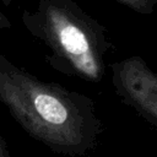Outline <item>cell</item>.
Returning <instances> with one entry per match:
<instances>
[{"label":"cell","instance_id":"1","mask_svg":"<svg viewBox=\"0 0 157 157\" xmlns=\"http://www.w3.org/2000/svg\"><path fill=\"white\" fill-rule=\"evenodd\" d=\"M0 103L29 136L55 153L82 157L98 144L102 125L90 97L45 82L1 53Z\"/></svg>","mask_w":157,"mask_h":157},{"label":"cell","instance_id":"2","mask_svg":"<svg viewBox=\"0 0 157 157\" xmlns=\"http://www.w3.org/2000/svg\"><path fill=\"white\" fill-rule=\"evenodd\" d=\"M22 22L49 49V64L56 71L88 82L102 80L112 45L107 28L76 1L39 0L36 10L23 11Z\"/></svg>","mask_w":157,"mask_h":157},{"label":"cell","instance_id":"3","mask_svg":"<svg viewBox=\"0 0 157 157\" xmlns=\"http://www.w3.org/2000/svg\"><path fill=\"white\" fill-rule=\"evenodd\" d=\"M110 67L112 82L120 98L157 125V74L140 56H129Z\"/></svg>","mask_w":157,"mask_h":157},{"label":"cell","instance_id":"4","mask_svg":"<svg viewBox=\"0 0 157 157\" xmlns=\"http://www.w3.org/2000/svg\"><path fill=\"white\" fill-rule=\"evenodd\" d=\"M120 2L121 5L131 9L132 11L140 13V15H151L153 13L157 0H115Z\"/></svg>","mask_w":157,"mask_h":157},{"label":"cell","instance_id":"5","mask_svg":"<svg viewBox=\"0 0 157 157\" xmlns=\"http://www.w3.org/2000/svg\"><path fill=\"white\" fill-rule=\"evenodd\" d=\"M12 0H0V2H2L5 6H9L11 4ZM12 25H11V21L4 15V12L0 10V29H7L10 28Z\"/></svg>","mask_w":157,"mask_h":157},{"label":"cell","instance_id":"6","mask_svg":"<svg viewBox=\"0 0 157 157\" xmlns=\"http://www.w3.org/2000/svg\"><path fill=\"white\" fill-rule=\"evenodd\" d=\"M0 157H10V155L6 150V145L1 136H0Z\"/></svg>","mask_w":157,"mask_h":157}]
</instances>
